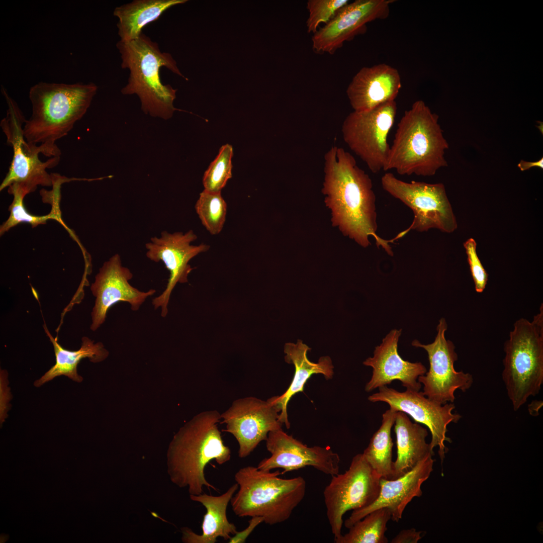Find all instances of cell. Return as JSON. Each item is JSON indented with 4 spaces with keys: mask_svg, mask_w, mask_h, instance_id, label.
<instances>
[{
    "mask_svg": "<svg viewBox=\"0 0 543 543\" xmlns=\"http://www.w3.org/2000/svg\"><path fill=\"white\" fill-rule=\"evenodd\" d=\"M324 157L322 193L332 225L364 248L371 244L373 237L378 247L393 256L389 241L377 234L376 197L369 175L342 147L332 146Z\"/></svg>",
    "mask_w": 543,
    "mask_h": 543,
    "instance_id": "cell-1",
    "label": "cell"
},
{
    "mask_svg": "<svg viewBox=\"0 0 543 543\" xmlns=\"http://www.w3.org/2000/svg\"><path fill=\"white\" fill-rule=\"evenodd\" d=\"M97 86L93 82L73 84L39 82L31 87L32 113L23 127L25 139L48 157H60L56 143L66 136L87 112Z\"/></svg>",
    "mask_w": 543,
    "mask_h": 543,
    "instance_id": "cell-2",
    "label": "cell"
},
{
    "mask_svg": "<svg viewBox=\"0 0 543 543\" xmlns=\"http://www.w3.org/2000/svg\"><path fill=\"white\" fill-rule=\"evenodd\" d=\"M221 419L217 410L201 412L181 427L169 443L167 474L175 485L187 488L190 495L202 494L204 486L217 491L206 479L205 468L213 460L221 465L231 459L218 428Z\"/></svg>",
    "mask_w": 543,
    "mask_h": 543,
    "instance_id": "cell-3",
    "label": "cell"
},
{
    "mask_svg": "<svg viewBox=\"0 0 543 543\" xmlns=\"http://www.w3.org/2000/svg\"><path fill=\"white\" fill-rule=\"evenodd\" d=\"M449 145L438 123V116L422 100L413 103L397 124L384 171L400 175L431 176L447 166Z\"/></svg>",
    "mask_w": 543,
    "mask_h": 543,
    "instance_id": "cell-4",
    "label": "cell"
},
{
    "mask_svg": "<svg viewBox=\"0 0 543 543\" xmlns=\"http://www.w3.org/2000/svg\"><path fill=\"white\" fill-rule=\"evenodd\" d=\"M121 67L129 71L128 82L121 89L124 95H136L146 114L164 120L176 110L173 106L176 90L161 80L160 71L165 67L188 80L180 72L172 55L162 52L158 43L142 32L135 40L116 44Z\"/></svg>",
    "mask_w": 543,
    "mask_h": 543,
    "instance_id": "cell-5",
    "label": "cell"
},
{
    "mask_svg": "<svg viewBox=\"0 0 543 543\" xmlns=\"http://www.w3.org/2000/svg\"><path fill=\"white\" fill-rule=\"evenodd\" d=\"M281 474L251 466L240 469L234 476L238 491L230 501L235 514L259 516L270 525L287 520L303 499L306 483L301 476L283 479Z\"/></svg>",
    "mask_w": 543,
    "mask_h": 543,
    "instance_id": "cell-6",
    "label": "cell"
},
{
    "mask_svg": "<svg viewBox=\"0 0 543 543\" xmlns=\"http://www.w3.org/2000/svg\"><path fill=\"white\" fill-rule=\"evenodd\" d=\"M502 379L514 411L530 396L537 395L543 383V310L532 322H515L504 347Z\"/></svg>",
    "mask_w": 543,
    "mask_h": 543,
    "instance_id": "cell-7",
    "label": "cell"
},
{
    "mask_svg": "<svg viewBox=\"0 0 543 543\" xmlns=\"http://www.w3.org/2000/svg\"><path fill=\"white\" fill-rule=\"evenodd\" d=\"M2 92L8 109L0 126L6 137L7 144L13 148V155L0 191L16 186L28 195L34 192L38 186L52 187L53 174L49 173L47 169L56 166L60 157H52L45 161L39 159L40 152L37 146L30 147L25 139L23 127L26 119L22 111L4 87Z\"/></svg>",
    "mask_w": 543,
    "mask_h": 543,
    "instance_id": "cell-8",
    "label": "cell"
},
{
    "mask_svg": "<svg viewBox=\"0 0 543 543\" xmlns=\"http://www.w3.org/2000/svg\"><path fill=\"white\" fill-rule=\"evenodd\" d=\"M381 185L386 192L413 212L414 218L410 226L397 238L410 230L423 232L436 229L450 233L457 229L456 218L443 184L406 182L392 173L386 172L381 177Z\"/></svg>",
    "mask_w": 543,
    "mask_h": 543,
    "instance_id": "cell-9",
    "label": "cell"
},
{
    "mask_svg": "<svg viewBox=\"0 0 543 543\" xmlns=\"http://www.w3.org/2000/svg\"><path fill=\"white\" fill-rule=\"evenodd\" d=\"M381 479L362 454L353 457L344 473L331 476L323 495L334 541L342 535L344 514L349 510L364 508L378 498Z\"/></svg>",
    "mask_w": 543,
    "mask_h": 543,
    "instance_id": "cell-10",
    "label": "cell"
},
{
    "mask_svg": "<svg viewBox=\"0 0 543 543\" xmlns=\"http://www.w3.org/2000/svg\"><path fill=\"white\" fill-rule=\"evenodd\" d=\"M395 101L349 113L342 125L344 141L374 173L384 170L390 149L388 137L397 114Z\"/></svg>",
    "mask_w": 543,
    "mask_h": 543,
    "instance_id": "cell-11",
    "label": "cell"
},
{
    "mask_svg": "<svg viewBox=\"0 0 543 543\" xmlns=\"http://www.w3.org/2000/svg\"><path fill=\"white\" fill-rule=\"evenodd\" d=\"M447 328L446 321L442 318L437 326V335L432 343L423 344L416 339L411 343L413 346L424 349L428 354L429 371L417 379L423 385L422 393L428 399L442 405L453 403L455 391L458 389L465 392L473 383L472 375L457 372L454 368L458 355L454 343L445 338Z\"/></svg>",
    "mask_w": 543,
    "mask_h": 543,
    "instance_id": "cell-12",
    "label": "cell"
},
{
    "mask_svg": "<svg viewBox=\"0 0 543 543\" xmlns=\"http://www.w3.org/2000/svg\"><path fill=\"white\" fill-rule=\"evenodd\" d=\"M368 400L385 402L390 409L404 412L416 422L425 425L431 433V448L433 449L438 446L440 457L444 458L446 451L444 442L450 441L446 436L447 426L451 422H458L462 417L459 414L452 413L455 408L453 403L440 404L428 399L422 392L409 389L399 392L387 386L379 388V392L370 396Z\"/></svg>",
    "mask_w": 543,
    "mask_h": 543,
    "instance_id": "cell-13",
    "label": "cell"
},
{
    "mask_svg": "<svg viewBox=\"0 0 543 543\" xmlns=\"http://www.w3.org/2000/svg\"><path fill=\"white\" fill-rule=\"evenodd\" d=\"M280 412L268 400L249 396L235 400L230 407L221 414L223 430L232 434L239 444L238 456H248L268 433L282 428Z\"/></svg>",
    "mask_w": 543,
    "mask_h": 543,
    "instance_id": "cell-14",
    "label": "cell"
},
{
    "mask_svg": "<svg viewBox=\"0 0 543 543\" xmlns=\"http://www.w3.org/2000/svg\"><path fill=\"white\" fill-rule=\"evenodd\" d=\"M197 238L192 230L185 233H170L164 231L161 232L160 237H152L150 241L146 244L147 257L155 262L162 261L170 273L165 290L152 302L154 309L160 308L163 318L168 313L169 301L175 285L188 281V276L193 269L189 264L190 260L209 249V245L206 244H191Z\"/></svg>",
    "mask_w": 543,
    "mask_h": 543,
    "instance_id": "cell-15",
    "label": "cell"
},
{
    "mask_svg": "<svg viewBox=\"0 0 543 543\" xmlns=\"http://www.w3.org/2000/svg\"><path fill=\"white\" fill-rule=\"evenodd\" d=\"M133 274L122 264L119 254L105 261L90 286L95 297L91 312L90 329L96 331L105 321L109 309L118 302L128 303L132 311H138L146 300L155 293L154 289L141 291L129 283Z\"/></svg>",
    "mask_w": 543,
    "mask_h": 543,
    "instance_id": "cell-16",
    "label": "cell"
},
{
    "mask_svg": "<svg viewBox=\"0 0 543 543\" xmlns=\"http://www.w3.org/2000/svg\"><path fill=\"white\" fill-rule=\"evenodd\" d=\"M271 456L262 460L257 468L282 469V474L311 466L331 476L339 473L340 458L329 446L308 447L288 434L282 428L270 431L266 439Z\"/></svg>",
    "mask_w": 543,
    "mask_h": 543,
    "instance_id": "cell-17",
    "label": "cell"
},
{
    "mask_svg": "<svg viewBox=\"0 0 543 543\" xmlns=\"http://www.w3.org/2000/svg\"><path fill=\"white\" fill-rule=\"evenodd\" d=\"M389 0H356L341 8L334 17L312 37V48L316 53L334 54L344 42L366 29V24L387 18Z\"/></svg>",
    "mask_w": 543,
    "mask_h": 543,
    "instance_id": "cell-18",
    "label": "cell"
},
{
    "mask_svg": "<svg viewBox=\"0 0 543 543\" xmlns=\"http://www.w3.org/2000/svg\"><path fill=\"white\" fill-rule=\"evenodd\" d=\"M432 456L420 462L411 470L394 480L381 479L379 495L369 506L353 510L345 521L344 526L349 528L355 522L376 509L386 507L391 513L392 520L398 522L402 518L407 504L415 497H420L421 486L429 477L432 470Z\"/></svg>",
    "mask_w": 543,
    "mask_h": 543,
    "instance_id": "cell-19",
    "label": "cell"
},
{
    "mask_svg": "<svg viewBox=\"0 0 543 543\" xmlns=\"http://www.w3.org/2000/svg\"><path fill=\"white\" fill-rule=\"evenodd\" d=\"M401 331L391 330L375 347L373 356L363 362L373 369L371 379L365 386L366 392L389 385L394 380L400 381L406 389L419 391L421 389V384L417 380L426 373V369L420 362L411 363L400 356L397 348Z\"/></svg>",
    "mask_w": 543,
    "mask_h": 543,
    "instance_id": "cell-20",
    "label": "cell"
},
{
    "mask_svg": "<svg viewBox=\"0 0 543 543\" xmlns=\"http://www.w3.org/2000/svg\"><path fill=\"white\" fill-rule=\"evenodd\" d=\"M401 87L398 71L381 63L361 68L349 84L346 94L353 111L364 112L395 101Z\"/></svg>",
    "mask_w": 543,
    "mask_h": 543,
    "instance_id": "cell-21",
    "label": "cell"
},
{
    "mask_svg": "<svg viewBox=\"0 0 543 543\" xmlns=\"http://www.w3.org/2000/svg\"><path fill=\"white\" fill-rule=\"evenodd\" d=\"M311 348L301 340L296 343H286L284 346L285 360L287 363L293 364L295 374L292 381L286 391L280 396H275L267 400L275 406L280 412L279 421L290 428L288 419L287 405L292 396L303 392L304 385L310 377L314 374L323 375L327 380H330L334 375V366L328 356L321 357L318 363L311 362L307 357V352Z\"/></svg>",
    "mask_w": 543,
    "mask_h": 543,
    "instance_id": "cell-22",
    "label": "cell"
},
{
    "mask_svg": "<svg viewBox=\"0 0 543 543\" xmlns=\"http://www.w3.org/2000/svg\"><path fill=\"white\" fill-rule=\"evenodd\" d=\"M236 483L219 496L207 494L190 495L192 500L201 503L206 508L202 524V533L198 534L187 527L181 529L182 540L185 543H215L217 538L229 540L231 534L237 532L234 524L229 521L227 508L232 497L238 489Z\"/></svg>",
    "mask_w": 543,
    "mask_h": 543,
    "instance_id": "cell-23",
    "label": "cell"
},
{
    "mask_svg": "<svg viewBox=\"0 0 543 543\" xmlns=\"http://www.w3.org/2000/svg\"><path fill=\"white\" fill-rule=\"evenodd\" d=\"M397 457L394 462L396 478L411 470L418 463L433 454L425 438L427 429L412 423L405 413L397 411L394 422Z\"/></svg>",
    "mask_w": 543,
    "mask_h": 543,
    "instance_id": "cell-24",
    "label": "cell"
},
{
    "mask_svg": "<svg viewBox=\"0 0 543 543\" xmlns=\"http://www.w3.org/2000/svg\"><path fill=\"white\" fill-rule=\"evenodd\" d=\"M44 331L52 343L55 356V364L39 379L36 380L34 385L39 387L54 378L65 376L77 383H81L83 378L77 373V365L81 359L88 358L94 363L104 360L109 355V351L105 348L103 343L95 342L87 337L81 338L80 348L75 351L64 349L58 342L57 339L54 338L49 331L47 326L43 325Z\"/></svg>",
    "mask_w": 543,
    "mask_h": 543,
    "instance_id": "cell-25",
    "label": "cell"
},
{
    "mask_svg": "<svg viewBox=\"0 0 543 543\" xmlns=\"http://www.w3.org/2000/svg\"><path fill=\"white\" fill-rule=\"evenodd\" d=\"M187 0H134L117 7L113 15L118 19L117 27L121 41H130L139 37L143 29L159 18L166 10Z\"/></svg>",
    "mask_w": 543,
    "mask_h": 543,
    "instance_id": "cell-26",
    "label": "cell"
},
{
    "mask_svg": "<svg viewBox=\"0 0 543 543\" xmlns=\"http://www.w3.org/2000/svg\"><path fill=\"white\" fill-rule=\"evenodd\" d=\"M397 411L389 409L382 415V424L373 434L368 447L362 453L365 459L381 479L394 480L395 474L392 460L393 443L391 436Z\"/></svg>",
    "mask_w": 543,
    "mask_h": 543,
    "instance_id": "cell-27",
    "label": "cell"
},
{
    "mask_svg": "<svg viewBox=\"0 0 543 543\" xmlns=\"http://www.w3.org/2000/svg\"><path fill=\"white\" fill-rule=\"evenodd\" d=\"M391 518L389 509L381 508L355 522L336 543H387V524Z\"/></svg>",
    "mask_w": 543,
    "mask_h": 543,
    "instance_id": "cell-28",
    "label": "cell"
},
{
    "mask_svg": "<svg viewBox=\"0 0 543 543\" xmlns=\"http://www.w3.org/2000/svg\"><path fill=\"white\" fill-rule=\"evenodd\" d=\"M195 209L202 224L211 234L221 231L226 220L227 204L221 192L204 190L200 194Z\"/></svg>",
    "mask_w": 543,
    "mask_h": 543,
    "instance_id": "cell-29",
    "label": "cell"
},
{
    "mask_svg": "<svg viewBox=\"0 0 543 543\" xmlns=\"http://www.w3.org/2000/svg\"><path fill=\"white\" fill-rule=\"evenodd\" d=\"M8 192L13 196V200L9 208L10 216L1 226V235L21 223H28L30 224L32 227H35L39 225L46 224L49 219L60 220L58 214L52 211L49 214L42 216L33 215L29 213L25 208L23 202L27 194L18 187L10 186L8 188Z\"/></svg>",
    "mask_w": 543,
    "mask_h": 543,
    "instance_id": "cell-30",
    "label": "cell"
},
{
    "mask_svg": "<svg viewBox=\"0 0 543 543\" xmlns=\"http://www.w3.org/2000/svg\"><path fill=\"white\" fill-rule=\"evenodd\" d=\"M233 154L232 146L228 144L220 148L218 154L204 173L203 178L204 190L221 192L228 180L232 177Z\"/></svg>",
    "mask_w": 543,
    "mask_h": 543,
    "instance_id": "cell-31",
    "label": "cell"
},
{
    "mask_svg": "<svg viewBox=\"0 0 543 543\" xmlns=\"http://www.w3.org/2000/svg\"><path fill=\"white\" fill-rule=\"evenodd\" d=\"M348 3V0H309L307 3L309 12L306 21L308 32L315 33L321 24H326Z\"/></svg>",
    "mask_w": 543,
    "mask_h": 543,
    "instance_id": "cell-32",
    "label": "cell"
},
{
    "mask_svg": "<svg viewBox=\"0 0 543 543\" xmlns=\"http://www.w3.org/2000/svg\"><path fill=\"white\" fill-rule=\"evenodd\" d=\"M477 244L473 238L468 239L464 243L471 275L474 282L475 290L477 293L483 292L487 284L488 275L476 251Z\"/></svg>",
    "mask_w": 543,
    "mask_h": 543,
    "instance_id": "cell-33",
    "label": "cell"
},
{
    "mask_svg": "<svg viewBox=\"0 0 543 543\" xmlns=\"http://www.w3.org/2000/svg\"><path fill=\"white\" fill-rule=\"evenodd\" d=\"M1 408L0 419L2 424L8 416L7 412L10 409L9 402L11 400L12 395L10 388L8 387V375L6 371H1Z\"/></svg>",
    "mask_w": 543,
    "mask_h": 543,
    "instance_id": "cell-34",
    "label": "cell"
},
{
    "mask_svg": "<svg viewBox=\"0 0 543 543\" xmlns=\"http://www.w3.org/2000/svg\"><path fill=\"white\" fill-rule=\"evenodd\" d=\"M263 518L259 516H253L248 521V526L241 531H237L233 536L228 540L229 543H243L253 531L255 528L260 523L263 522Z\"/></svg>",
    "mask_w": 543,
    "mask_h": 543,
    "instance_id": "cell-35",
    "label": "cell"
},
{
    "mask_svg": "<svg viewBox=\"0 0 543 543\" xmlns=\"http://www.w3.org/2000/svg\"><path fill=\"white\" fill-rule=\"evenodd\" d=\"M422 532L414 528L401 530L392 540V543H417L422 537Z\"/></svg>",
    "mask_w": 543,
    "mask_h": 543,
    "instance_id": "cell-36",
    "label": "cell"
},
{
    "mask_svg": "<svg viewBox=\"0 0 543 543\" xmlns=\"http://www.w3.org/2000/svg\"><path fill=\"white\" fill-rule=\"evenodd\" d=\"M518 167L520 170L522 171L529 169L532 167H538L539 168L542 169L543 158L542 157L539 160L534 162H527L523 160H521L518 164Z\"/></svg>",
    "mask_w": 543,
    "mask_h": 543,
    "instance_id": "cell-37",
    "label": "cell"
}]
</instances>
